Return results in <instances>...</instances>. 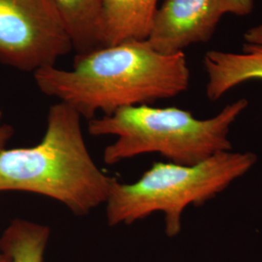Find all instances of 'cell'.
I'll list each match as a JSON object with an SVG mask.
<instances>
[{"instance_id": "cell-1", "label": "cell", "mask_w": 262, "mask_h": 262, "mask_svg": "<svg viewBox=\"0 0 262 262\" xmlns=\"http://www.w3.org/2000/svg\"><path fill=\"white\" fill-rule=\"evenodd\" d=\"M42 94L68 104L82 118L109 116L183 94L190 72L184 52L165 55L147 40H131L77 54L70 69L55 66L33 73Z\"/></svg>"}, {"instance_id": "cell-2", "label": "cell", "mask_w": 262, "mask_h": 262, "mask_svg": "<svg viewBox=\"0 0 262 262\" xmlns=\"http://www.w3.org/2000/svg\"><path fill=\"white\" fill-rule=\"evenodd\" d=\"M81 122L82 116L68 104L51 106L37 145L0 151V191L49 197L79 216L106 204L117 179L94 162Z\"/></svg>"}, {"instance_id": "cell-3", "label": "cell", "mask_w": 262, "mask_h": 262, "mask_svg": "<svg viewBox=\"0 0 262 262\" xmlns=\"http://www.w3.org/2000/svg\"><path fill=\"white\" fill-rule=\"evenodd\" d=\"M248 105L247 99H238L205 120L177 107L138 105L90 120L88 130L94 136L116 137L103 151L108 165L150 152L175 164L196 165L216 154L232 150L229 131Z\"/></svg>"}, {"instance_id": "cell-4", "label": "cell", "mask_w": 262, "mask_h": 262, "mask_svg": "<svg viewBox=\"0 0 262 262\" xmlns=\"http://www.w3.org/2000/svg\"><path fill=\"white\" fill-rule=\"evenodd\" d=\"M257 161L252 151H223L196 165L155 162L138 181L116 180L106 202L108 225H131L163 213L165 233L172 238L182 229V215L190 205L201 206L243 177Z\"/></svg>"}, {"instance_id": "cell-5", "label": "cell", "mask_w": 262, "mask_h": 262, "mask_svg": "<svg viewBox=\"0 0 262 262\" xmlns=\"http://www.w3.org/2000/svg\"><path fill=\"white\" fill-rule=\"evenodd\" d=\"M73 45L52 0H0V62L34 73Z\"/></svg>"}, {"instance_id": "cell-6", "label": "cell", "mask_w": 262, "mask_h": 262, "mask_svg": "<svg viewBox=\"0 0 262 262\" xmlns=\"http://www.w3.org/2000/svg\"><path fill=\"white\" fill-rule=\"evenodd\" d=\"M225 15L221 0H165L156 12L147 42L161 54L182 53L210 40Z\"/></svg>"}, {"instance_id": "cell-7", "label": "cell", "mask_w": 262, "mask_h": 262, "mask_svg": "<svg viewBox=\"0 0 262 262\" xmlns=\"http://www.w3.org/2000/svg\"><path fill=\"white\" fill-rule=\"evenodd\" d=\"M207 97L216 101L235 86L262 80V24L244 34L241 53L210 51L204 56Z\"/></svg>"}, {"instance_id": "cell-8", "label": "cell", "mask_w": 262, "mask_h": 262, "mask_svg": "<svg viewBox=\"0 0 262 262\" xmlns=\"http://www.w3.org/2000/svg\"><path fill=\"white\" fill-rule=\"evenodd\" d=\"M159 0H102L98 41L100 47L131 40H147Z\"/></svg>"}, {"instance_id": "cell-9", "label": "cell", "mask_w": 262, "mask_h": 262, "mask_svg": "<svg viewBox=\"0 0 262 262\" xmlns=\"http://www.w3.org/2000/svg\"><path fill=\"white\" fill-rule=\"evenodd\" d=\"M52 2L64 23L77 54L100 47L98 28L102 0H52Z\"/></svg>"}, {"instance_id": "cell-10", "label": "cell", "mask_w": 262, "mask_h": 262, "mask_svg": "<svg viewBox=\"0 0 262 262\" xmlns=\"http://www.w3.org/2000/svg\"><path fill=\"white\" fill-rule=\"evenodd\" d=\"M50 228L23 219L11 222L0 237V251L12 262H44Z\"/></svg>"}, {"instance_id": "cell-11", "label": "cell", "mask_w": 262, "mask_h": 262, "mask_svg": "<svg viewBox=\"0 0 262 262\" xmlns=\"http://www.w3.org/2000/svg\"><path fill=\"white\" fill-rule=\"evenodd\" d=\"M225 14L231 13L236 16H248L253 8V0H221Z\"/></svg>"}, {"instance_id": "cell-12", "label": "cell", "mask_w": 262, "mask_h": 262, "mask_svg": "<svg viewBox=\"0 0 262 262\" xmlns=\"http://www.w3.org/2000/svg\"><path fill=\"white\" fill-rule=\"evenodd\" d=\"M14 135V128L9 124L0 125V151L6 149V145Z\"/></svg>"}, {"instance_id": "cell-13", "label": "cell", "mask_w": 262, "mask_h": 262, "mask_svg": "<svg viewBox=\"0 0 262 262\" xmlns=\"http://www.w3.org/2000/svg\"><path fill=\"white\" fill-rule=\"evenodd\" d=\"M0 262H12V259L10 258L9 255L0 251Z\"/></svg>"}]
</instances>
